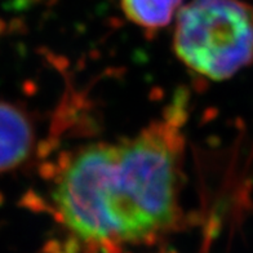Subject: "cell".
<instances>
[{
  "instance_id": "3",
  "label": "cell",
  "mask_w": 253,
  "mask_h": 253,
  "mask_svg": "<svg viewBox=\"0 0 253 253\" xmlns=\"http://www.w3.org/2000/svg\"><path fill=\"white\" fill-rule=\"evenodd\" d=\"M34 145V129L18 107L0 102V173L24 163Z\"/></svg>"
},
{
  "instance_id": "1",
  "label": "cell",
  "mask_w": 253,
  "mask_h": 253,
  "mask_svg": "<svg viewBox=\"0 0 253 253\" xmlns=\"http://www.w3.org/2000/svg\"><path fill=\"white\" fill-rule=\"evenodd\" d=\"M187 96L176 94L163 117L120 143H94L67 163L53 202L63 225L93 243H136L157 235L178 211Z\"/></svg>"
},
{
  "instance_id": "4",
  "label": "cell",
  "mask_w": 253,
  "mask_h": 253,
  "mask_svg": "<svg viewBox=\"0 0 253 253\" xmlns=\"http://www.w3.org/2000/svg\"><path fill=\"white\" fill-rule=\"evenodd\" d=\"M182 0H120L126 20L147 33L168 26L177 17Z\"/></svg>"
},
{
  "instance_id": "2",
  "label": "cell",
  "mask_w": 253,
  "mask_h": 253,
  "mask_svg": "<svg viewBox=\"0 0 253 253\" xmlns=\"http://www.w3.org/2000/svg\"><path fill=\"white\" fill-rule=\"evenodd\" d=\"M173 48L194 73L229 79L253 62V9L242 0H191L176 17Z\"/></svg>"
}]
</instances>
